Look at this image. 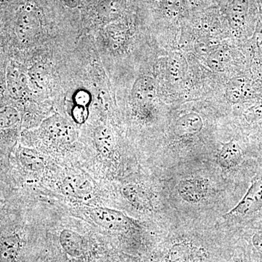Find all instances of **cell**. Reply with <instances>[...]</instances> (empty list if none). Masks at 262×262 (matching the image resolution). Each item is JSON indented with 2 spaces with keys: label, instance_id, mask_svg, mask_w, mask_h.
<instances>
[{
  "label": "cell",
  "instance_id": "obj_15",
  "mask_svg": "<svg viewBox=\"0 0 262 262\" xmlns=\"http://www.w3.org/2000/svg\"><path fill=\"white\" fill-rule=\"evenodd\" d=\"M29 84L37 91H42L46 87L48 82L47 71L44 66L38 63L33 66L28 72Z\"/></svg>",
  "mask_w": 262,
  "mask_h": 262
},
{
  "label": "cell",
  "instance_id": "obj_26",
  "mask_svg": "<svg viewBox=\"0 0 262 262\" xmlns=\"http://www.w3.org/2000/svg\"><path fill=\"white\" fill-rule=\"evenodd\" d=\"M5 87H6L5 75H3V72H0V95L3 94L4 92Z\"/></svg>",
  "mask_w": 262,
  "mask_h": 262
},
{
  "label": "cell",
  "instance_id": "obj_20",
  "mask_svg": "<svg viewBox=\"0 0 262 262\" xmlns=\"http://www.w3.org/2000/svg\"><path fill=\"white\" fill-rule=\"evenodd\" d=\"M20 160L25 167L32 171L40 170L44 167L42 158L31 151H24L20 154Z\"/></svg>",
  "mask_w": 262,
  "mask_h": 262
},
{
  "label": "cell",
  "instance_id": "obj_11",
  "mask_svg": "<svg viewBox=\"0 0 262 262\" xmlns=\"http://www.w3.org/2000/svg\"><path fill=\"white\" fill-rule=\"evenodd\" d=\"M59 241L63 249L70 256L75 257L82 254L83 239L77 232L71 229H64L60 234Z\"/></svg>",
  "mask_w": 262,
  "mask_h": 262
},
{
  "label": "cell",
  "instance_id": "obj_5",
  "mask_svg": "<svg viewBox=\"0 0 262 262\" xmlns=\"http://www.w3.org/2000/svg\"><path fill=\"white\" fill-rule=\"evenodd\" d=\"M219 164L225 170L237 168L244 160V150L238 141L232 139L222 146L218 156Z\"/></svg>",
  "mask_w": 262,
  "mask_h": 262
},
{
  "label": "cell",
  "instance_id": "obj_3",
  "mask_svg": "<svg viewBox=\"0 0 262 262\" xmlns=\"http://www.w3.org/2000/svg\"><path fill=\"white\" fill-rule=\"evenodd\" d=\"M177 191L184 201L194 204L206 198L208 193V184L204 179H184L179 183Z\"/></svg>",
  "mask_w": 262,
  "mask_h": 262
},
{
  "label": "cell",
  "instance_id": "obj_21",
  "mask_svg": "<svg viewBox=\"0 0 262 262\" xmlns=\"http://www.w3.org/2000/svg\"><path fill=\"white\" fill-rule=\"evenodd\" d=\"M247 3L246 0H243L241 3H237V8H234L235 13L233 15V23L235 27H239L244 21L245 14H246Z\"/></svg>",
  "mask_w": 262,
  "mask_h": 262
},
{
  "label": "cell",
  "instance_id": "obj_24",
  "mask_svg": "<svg viewBox=\"0 0 262 262\" xmlns=\"http://www.w3.org/2000/svg\"><path fill=\"white\" fill-rule=\"evenodd\" d=\"M91 101V96L89 92L85 91H80L75 94V101L79 106H87Z\"/></svg>",
  "mask_w": 262,
  "mask_h": 262
},
{
  "label": "cell",
  "instance_id": "obj_19",
  "mask_svg": "<svg viewBox=\"0 0 262 262\" xmlns=\"http://www.w3.org/2000/svg\"><path fill=\"white\" fill-rule=\"evenodd\" d=\"M208 66L215 72H223L227 63V53L223 49L211 52L207 58Z\"/></svg>",
  "mask_w": 262,
  "mask_h": 262
},
{
  "label": "cell",
  "instance_id": "obj_9",
  "mask_svg": "<svg viewBox=\"0 0 262 262\" xmlns=\"http://www.w3.org/2000/svg\"><path fill=\"white\" fill-rule=\"evenodd\" d=\"M6 88L15 98L24 97L28 87V77L15 67H8L5 75Z\"/></svg>",
  "mask_w": 262,
  "mask_h": 262
},
{
  "label": "cell",
  "instance_id": "obj_8",
  "mask_svg": "<svg viewBox=\"0 0 262 262\" xmlns=\"http://www.w3.org/2000/svg\"><path fill=\"white\" fill-rule=\"evenodd\" d=\"M203 126L201 117L198 114L190 113L183 115L177 120L174 132L179 137H189L201 133Z\"/></svg>",
  "mask_w": 262,
  "mask_h": 262
},
{
  "label": "cell",
  "instance_id": "obj_7",
  "mask_svg": "<svg viewBox=\"0 0 262 262\" xmlns=\"http://www.w3.org/2000/svg\"><path fill=\"white\" fill-rule=\"evenodd\" d=\"M157 94V84L154 79L144 76L138 79L134 84L132 97L135 102L145 105L151 102Z\"/></svg>",
  "mask_w": 262,
  "mask_h": 262
},
{
  "label": "cell",
  "instance_id": "obj_25",
  "mask_svg": "<svg viewBox=\"0 0 262 262\" xmlns=\"http://www.w3.org/2000/svg\"><path fill=\"white\" fill-rule=\"evenodd\" d=\"M232 262H252V261L248 258L246 253H243L234 258V261Z\"/></svg>",
  "mask_w": 262,
  "mask_h": 262
},
{
  "label": "cell",
  "instance_id": "obj_13",
  "mask_svg": "<svg viewBox=\"0 0 262 262\" xmlns=\"http://www.w3.org/2000/svg\"><path fill=\"white\" fill-rule=\"evenodd\" d=\"M20 250V239L17 235L5 237L0 244V262H15Z\"/></svg>",
  "mask_w": 262,
  "mask_h": 262
},
{
  "label": "cell",
  "instance_id": "obj_2",
  "mask_svg": "<svg viewBox=\"0 0 262 262\" xmlns=\"http://www.w3.org/2000/svg\"><path fill=\"white\" fill-rule=\"evenodd\" d=\"M39 20L35 13L27 9L20 11L15 24V33L21 42L33 40L39 34Z\"/></svg>",
  "mask_w": 262,
  "mask_h": 262
},
{
  "label": "cell",
  "instance_id": "obj_14",
  "mask_svg": "<svg viewBox=\"0 0 262 262\" xmlns=\"http://www.w3.org/2000/svg\"><path fill=\"white\" fill-rule=\"evenodd\" d=\"M123 194L127 201L134 206L141 209H148L151 208V203L145 193L136 186H127L124 188Z\"/></svg>",
  "mask_w": 262,
  "mask_h": 262
},
{
  "label": "cell",
  "instance_id": "obj_27",
  "mask_svg": "<svg viewBox=\"0 0 262 262\" xmlns=\"http://www.w3.org/2000/svg\"><path fill=\"white\" fill-rule=\"evenodd\" d=\"M81 1L82 0H63L65 4L70 8H75V7L78 6Z\"/></svg>",
  "mask_w": 262,
  "mask_h": 262
},
{
  "label": "cell",
  "instance_id": "obj_1",
  "mask_svg": "<svg viewBox=\"0 0 262 262\" xmlns=\"http://www.w3.org/2000/svg\"><path fill=\"white\" fill-rule=\"evenodd\" d=\"M91 218L96 223L110 230L123 231L132 225V220L122 212L110 208H94L90 212Z\"/></svg>",
  "mask_w": 262,
  "mask_h": 262
},
{
  "label": "cell",
  "instance_id": "obj_22",
  "mask_svg": "<svg viewBox=\"0 0 262 262\" xmlns=\"http://www.w3.org/2000/svg\"><path fill=\"white\" fill-rule=\"evenodd\" d=\"M194 49L201 56L208 57V55L211 53L210 41L206 38H199L196 39L194 44Z\"/></svg>",
  "mask_w": 262,
  "mask_h": 262
},
{
  "label": "cell",
  "instance_id": "obj_4",
  "mask_svg": "<svg viewBox=\"0 0 262 262\" xmlns=\"http://www.w3.org/2000/svg\"><path fill=\"white\" fill-rule=\"evenodd\" d=\"M46 132L53 140L62 144H72L77 138L75 127L63 119H51L46 125Z\"/></svg>",
  "mask_w": 262,
  "mask_h": 262
},
{
  "label": "cell",
  "instance_id": "obj_6",
  "mask_svg": "<svg viewBox=\"0 0 262 262\" xmlns=\"http://www.w3.org/2000/svg\"><path fill=\"white\" fill-rule=\"evenodd\" d=\"M62 189L68 195L77 198H85L94 190L92 183L82 176L71 175L62 182Z\"/></svg>",
  "mask_w": 262,
  "mask_h": 262
},
{
  "label": "cell",
  "instance_id": "obj_10",
  "mask_svg": "<svg viewBox=\"0 0 262 262\" xmlns=\"http://www.w3.org/2000/svg\"><path fill=\"white\" fill-rule=\"evenodd\" d=\"M249 81L245 77H234L229 81L226 90V96L231 103H238L251 93Z\"/></svg>",
  "mask_w": 262,
  "mask_h": 262
},
{
  "label": "cell",
  "instance_id": "obj_16",
  "mask_svg": "<svg viewBox=\"0 0 262 262\" xmlns=\"http://www.w3.org/2000/svg\"><path fill=\"white\" fill-rule=\"evenodd\" d=\"M168 72L172 81L180 82L186 72V63L184 58L178 54L170 56L168 61Z\"/></svg>",
  "mask_w": 262,
  "mask_h": 262
},
{
  "label": "cell",
  "instance_id": "obj_12",
  "mask_svg": "<svg viewBox=\"0 0 262 262\" xmlns=\"http://www.w3.org/2000/svg\"><path fill=\"white\" fill-rule=\"evenodd\" d=\"M94 141L98 151L104 156H110L115 148V139L108 127L100 126L94 133Z\"/></svg>",
  "mask_w": 262,
  "mask_h": 262
},
{
  "label": "cell",
  "instance_id": "obj_17",
  "mask_svg": "<svg viewBox=\"0 0 262 262\" xmlns=\"http://www.w3.org/2000/svg\"><path fill=\"white\" fill-rule=\"evenodd\" d=\"M248 244L256 262H262V225L249 232Z\"/></svg>",
  "mask_w": 262,
  "mask_h": 262
},
{
  "label": "cell",
  "instance_id": "obj_18",
  "mask_svg": "<svg viewBox=\"0 0 262 262\" xmlns=\"http://www.w3.org/2000/svg\"><path fill=\"white\" fill-rule=\"evenodd\" d=\"M19 120V113L13 106L0 108V129L8 128L15 125Z\"/></svg>",
  "mask_w": 262,
  "mask_h": 262
},
{
  "label": "cell",
  "instance_id": "obj_23",
  "mask_svg": "<svg viewBox=\"0 0 262 262\" xmlns=\"http://www.w3.org/2000/svg\"><path fill=\"white\" fill-rule=\"evenodd\" d=\"M89 116L87 106L76 105L72 110V117L76 122L79 124L84 123Z\"/></svg>",
  "mask_w": 262,
  "mask_h": 262
}]
</instances>
